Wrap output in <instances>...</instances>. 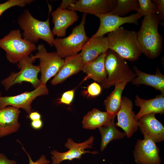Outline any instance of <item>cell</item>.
Returning <instances> with one entry per match:
<instances>
[{"label": "cell", "mask_w": 164, "mask_h": 164, "mask_svg": "<svg viewBox=\"0 0 164 164\" xmlns=\"http://www.w3.org/2000/svg\"><path fill=\"white\" fill-rule=\"evenodd\" d=\"M135 103L136 106L140 107L139 111L135 117L137 121L140 118L147 114H162L164 113V95L161 94L148 100L142 99L136 95Z\"/></svg>", "instance_id": "44dd1931"}, {"label": "cell", "mask_w": 164, "mask_h": 164, "mask_svg": "<svg viewBox=\"0 0 164 164\" xmlns=\"http://www.w3.org/2000/svg\"><path fill=\"white\" fill-rule=\"evenodd\" d=\"M54 27L52 32L54 35L63 37L65 36L67 29L79 19L75 11L58 7L51 13Z\"/></svg>", "instance_id": "2e32d148"}, {"label": "cell", "mask_w": 164, "mask_h": 164, "mask_svg": "<svg viewBox=\"0 0 164 164\" xmlns=\"http://www.w3.org/2000/svg\"><path fill=\"white\" fill-rule=\"evenodd\" d=\"M46 84L41 83L37 87L30 91L25 92L19 94L10 96L0 97V110L8 106L21 108L29 114L32 112L31 104L37 97L48 94Z\"/></svg>", "instance_id": "9c48e42d"}, {"label": "cell", "mask_w": 164, "mask_h": 164, "mask_svg": "<svg viewBox=\"0 0 164 164\" xmlns=\"http://www.w3.org/2000/svg\"><path fill=\"white\" fill-rule=\"evenodd\" d=\"M49 12L48 19L44 21L34 18L28 10H25L19 16L18 23L23 31L24 39L35 44L41 39L53 46L54 35L51 30L49 15L52 11L51 6L48 4Z\"/></svg>", "instance_id": "3957f363"}, {"label": "cell", "mask_w": 164, "mask_h": 164, "mask_svg": "<svg viewBox=\"0 0 164 164\" xmlns=\"http://www.w3.org/2000/svg\"><path fill=\"white\" fill-rule=\"evenodd\" d=\"M32 0H9L0 4V17L2 14L8 9L16 6L23 7L30 4Z\"/></svg>", "instance_id": "83f0119b"}, {"label": "cell", "mask_w": 164, "mask_h": 164, "mask_svg": "<svg viewBox=\"0 0 164 164\" xmlns=\"http://www.w3.org/2000/svg\"><path fill=\"white\" fill-rule=\"evenodd\" d=\"M36 59L28 56L18 62V67L20 70L17 73L13 72L6 78L2 80L1 83L5 90L8 91L12 86L16 84H21L23 82L30 83L35 88L41 83L38 78V73L40 72L39 66L33 64Z\"/></svg>", "instance_id": "52a82bcc"}, {"label": "cell", "mask_w": 164, "mask_h": 164, "mask_svg": "<svg viewBox=\"0 0 164 164\" xmlns=\"http://www.w3.org/2000/svg\"><path fill=\"white\" fill-rule=\"evenodd\" d=\"M86 15L84 13L80 24L73 29L69 36L64 38L55 39L53 46L56 48L57 53L61 58L77 54L89 39L85 29Z\"/></svg>", "instance_id": "8992f818"}, {"label": "cell", "mask_w": 164, "mask_h": 164, "mask_svg": "<svg viewBox=\"0 0 164 164\" xmlns=\"http://www.w3.org/2000/svg\"><path fill=\"white\" fill-rule=\"evenodd\" d=\"M16 162L14 160L9 159L2 153H0V164H16Z\"/></svg>", "instance_id": "d6a6232c"}, {"label": "cell", "mask_w": 164, "mask_h": 164, "mask_svg": "<svg viewBox=\"0 0 164 164\" xmlns=\"http://www.w3.org/2000/svg\"><path fill=\"white\" fill-rule=\"evenodd\" d=\"M96 16L100 20V24L97 31L91 39L104 36L125 23H132L137 25L138 19L142 17L137 13L129 16L122 17L110 12L98 15Z\"/></svg>", "instance_id": "30bf717a"}, {"label": "cell", "mask_w": 164, "mask_h": 164, "mask_svg": "<svg viewBox=\"0 0 164 164\" xmlns=\"http://www.w3.org/2000/svg\"><path fill=\"white\" fill-rule=\"evenodd\" d=\"M101 91V86L97 83L94 82L88 86L87 93L89 96L94 97L100 94Z\"/></svg>", "instance_id": "f1b7e54d"}, {"label": "cell", "mask_w": 164, "mask_h": 164, "mask_svg": "<svg viewBox=\"0 0 164 164\" xmlns=\"http://www.w3.org/2000/svg\"><path fill=\"white\" fill-rule=\"evenodd\" d=\"M0 47L6 52L7 59L17 63L37 49L35 44L22 37L19 29L12 30L0 39Z\"/></svg>", "instance_id": "5b68a950"}, {"label": "cell", "mask_w": 164, "mask_h": 164, "mask_svg": "<svg viewBox=\"0 0 164 164\" xmlns=\"http://www.w3.org/2000/svg\"><path fill=\"white\" fill-rule=\"evenodd\" d=\"M155 114L152 113L144 115L138 120L137 123L144 137L156 143L164 140V126L156 118Z\"/></svg>", "instance_id": "9a60e30c"}, {"label": "cell", "mask_w": 164, "mask_h": 164, "mask_svg": "<svg viewBox=\"0 0 164 164\" xmlns=\"http://www.w3.org/2000/svg\"><path fill=\"white\" fill-rule=\"evenodd\" d=\"M22 148L28 156L29 160V164H48L50 163L49 160H47L46 158V156L44 155H42L39 158L36 162H33L32 161L30 156L26 151L23 147L22 146Z\"/></svg>", "instance_id": "1f68e13d"}, {"label": "cell", "mask_w": 164, "mask_h": 164, "mask_svg": "<svg viewBox=\"0 0 164 164\" xmlns=\"http://www.w3.org/2000/svg\"><path fill=\"white\" fill-rule=\"evenodd\" d=\"M77 0H63L60 4V7L63 9H67L72 5L75 4Z\"/></svg>", "instance_id": "836d02e7"}, {"label": "cell", "mask_w": 164, "mask_h": 164, "mask_svg": "<svg viewBox=\"0 0 164 164\" xmlns=\"http://www.w3.org/2000/svg\"><path fill=\"white\" fill-rule=\"evenodd\" d=\"M139 7L136 11L142 17L156 14V6L151 0H138Z\"/></svg>", "instance_id": "4316f807"}, {"label": "cell", "mask_w": 164, "mask_h": 164, "mask_svg": "<svg viewBox=\"0 0 164 164\" xmlns=\"http://www.w3.org/2000/svg\"><path fill=\"white\" fill-rule=\"evenodd\" d=\"M38 52L35 55H31L33 59L39 60L41 82L46 84L51 77L55 76L63 66L64 60L56 52H48L43 44H39L37 47Z\"/></svg>", "instance_id": "ba28073f"}, {"label": "cell", "mask_w": 164, "mask_h": 164, "mask_svg": "<svg viewBox=\"0 0 164 164\" xmlns=\"http://www.w3.org/2000/svg\"><path fill=\"white\" fill-rule=\"evenodd\" d=\"M104 64L107 77L101 84V87L104 88H108L120 82L128 83L136 77L125 60L111 50L107 52Z\"/></svg>", "instance_id": "277c9868"}, {"label": "cell", "mask_w": 164, "mask_h": 164, "mask_svg": "<svg viewBox=\"0 0 164 164\" xmlns=\"http://www.w3.org/2000/svg\"><path fill=\"white\" fill-rule=\"evenodd\" d=\"M29 118L32 121L40 119L41 116L38 112H31L29 114Z\"/></svg>", "instance_id": "d590c367"}, {"label": "cell", "mask_w": 164, "mask_h": 164, "mask_svg": "<svg viewBox=\"0 0 164 164\" xmlns=\"http://www.w3.org/2000/svg\"><path fill=\"white\" fill-rule=\"evenodd\" d=\"M109 50L107 37L103 36L90 38L79 53L84 64L91 61L101 55L106 53Z\"/></svg>", "instance_id": "ac0fdd59"}, {"label": "cell", "mask_w": 164, "mask_h": 164, "mask_svg": "<svg viewBox=\"0 0 164 164\" xmlns=\"http://www.w3.org/2000/svg\"><path fill=\"white\" fill-rule=\"evenodd\" d=\"M115 126L114 119L108 125L98 128L101 137V152L105 149L111 141L123 138L126 136L125 132L119 131Z\"/></svg>", "instance_id": "d4e9b609"}, {"label": "cell", "mask_w": 164, "mask_h": 164, "mask_svg": "<svg viewBox=\"0 0 164 164\" xmlns=\"http://www.w3.org/2000/svg\"><path fill=\"white\" fill-rule=\"evenodd\" d=\"M116 4V0H79L67 9L96 16L110 12Z\"/></svg>", "instance_id": "5bb4252c"}, {"label": "cell", "mask_w": 164, "mask_h": 164, "mask_svg": "<svg viewBox=\"0 0 164 164\" xmlns=\"http://www.w3.org/2000/svg\"><path fill=\"white\" fill-rule=\"evenodd\" d=\"M127 84L121 82L115 84L114 90L104 102L106 111L112 115H116L120 108L122 94Z\"/></svg>", "instance_id": "cb8c5ba5"}, {"label": "cell", "mask_w": 164, "mask_h": 164, "mask_svg": "<svg viewBox=\"0 0 164 164\" xmlns=\"http://www.w3.org/2000/svg\"><path fill=\"white\" fill-rule=\"evenodd\" d=\"M152 2L155 4L156 8V14L160 20H164V0H153Z\"/></svg>", "instance_id": "4dcf8cb0"}, {"label": "cell", "mask_w": 164, "mask_h": 164, "mask_svg": "<svg viewBox=\"0 0 164 164\" xmlns=\"http://www.w3.org/2000/svg\"><path fill=\"white\" fill-rule=\"evenodd\" d=\"M109 49L130 61L137 60L142 54L137 33L120 26L108 33Z\"/></svg>", "instance_id": "7a4b0ae2"}, {"label": "cell", "mask_w": 164, "mask_h": 164, "mask_svg": "<svg viewBox=\"0 0 164 164\" xmlns=\"http://www.w3.org/2000/svg\"><path fill=\"white\" fill-rule=\"evenodd\" d=\"M94 140L93 136H91L85 141L81 143H77L73 142L71 138L67 139L65 146L69 149L67 151L64 152H60L55 150L51 152L53 155L52 157V164H60L65 160H72L74 159H80L82 155L87 153H90L95 154L98 152L97 151L90 152L85 150L88 148H91Z\"/></svg>", "instance_id": "8fae6325"}, {"label": "cell", "mask_w": 164, "mask_h": 164, "mask_svg": "<svg viewBox=\"0 0 164 164\" xmlns=\"http://www.w3.org/2000/svg\"><path fill=\"white\" fill-rule=\"evenodd\" d=\"M1 96V92L0 91V97Z\"/></svg>", "instance_id": "8d00e7d4"}, {"label": "cell", "mask_w": 164, "mask_h": 164, "mask_svg": "<svg viewBox=\"0 0 164 164\" xmlns=\"http://www.w3.org/2000/svg\"><path fill=\"white\" fill-rule=\"evenodd\" d=\"M133 103L128 98L122 96L120 108L116 114L118 122L116 126L122 129L129 138L138 129L137 121L135 119V113L133 111Z\"/></svg>", "instance_id": "4fadbf2b"}, {"label": "cell", "mask_w": 164, "mask_h": 164, "mask_svg": "<svg viewBox=\"0 0 164 164\" xmlns=\"http://www.w3.org/2000/svg\"><path fill=\"white\" fill-rule=\"evenodd\" d=\"M160 150L156 143L148 138L138 139L133 151L135 161L138 164H159Z\"/></svg>", "instance_id": "7c38bea8"}, {"label": "cell", "mask_w": 164, "mask_h": 164, "mask_svg": "<svg viewBox=\"0 0 164 164\" xmlns=\"http://www.w3.org/2000/svg\"><path fill=\"white\" fill-rule=\"evenodd\" d=\"M43 125V122L41 119L32 121L31 124L32 127L33 128L36 129L41 128Z\"/></svg>", "instance_id": "e575fe53"}, {"label": "cell", "mask_w": 164, "mask_h": 164, "mask_svg": "<svg viewBox=\"0 0 164 164\" xmlns=\"http://www.w3.org/2000/svg\"><path fill=\"white\" fill-rule=\"evenodd\" d=\"M19 109L8 106L0 110V138L15 132L20 127Z\"/></svg>", "instance_id": "e0dca14e"}, {"label": "cell", "mask_w": 164, "mask_h": 164, "mask_svg": "<svg viewBox=\"0 0 164 164\" xmlns=\"http://www.w3.org/2000/svg\"><path fill=\"white\" fill-rule=\"evenodd\" d=\"M139 7L138 0H117V4L110 12L118 16H123L130 12L136 11Z\"/></svg>", "instance_id": "484cf974"}, {"label": "cell", "mask_w": 164, "mask_h": 164, "mask_svg": "<svg viewBox=\"0 0 164 164\" xmlns=\"http://www.w3.org/2000/svg\"><path fill=\"white\" fill-rule=\"evenodd\" d=\"M160 21L156 14L144 16L136 32L142 53L150 59L158 56L162 51L163 38L158 31Z\"/></svg>", "instance_id": "6da1fadb"}, {"label": "cell", "mask_w": 164, "mask_h": 164, "mask_svg": "<svg viewBox=\"0 0 164 164\" xmlns=\"http://www.w3.org/2000/svg\"><path fill=\"white\" fill-rule=\"evenodd\" d=\"M136 77L131 81L134 85L145 84L152 87L161 91L164 95V76L157 70L155 74H151L143 72L136 66L133 67Z\"/></svg>", "instance_id": "603a6c76"}, {"label": "cell", "mask_w": 164, "mask_h": 164, "mask_svg": "<svg viewBox=\"0 0 164 164\" xmlns=\"http://www.w3.org/2000/svg\"><path fill=\"white\" fill-rule=\"evenodd\" d=\"M75 89L68 91L64 93L60 99L59 103L70 105L73 100Z\"/></svg>", "instance_id": "f546056e"}, {"label": "cell", "mask_w": 164, "mask_h": 164, "mask_svg": "<svg viewBox=\"0 0 164 164\" xmlns=\"http://www.w3.org/2000/svg\"><path fill=\"white\" fill-rule=\"evenodd\" d=\"M107 52L95 60L84 64L82 70L87 75L86 79H91L99 83L104 82L107 79V73L105 67Z\"/></svg>", "instance_id": "ffe728a7"}, {"label": "cell", "mask_w": 164, "mask_h": 164, "mask_svg": "<svg viewBox=\"0 0 164 164\" xmlns=\"http://www.w3.org/2000/svg\"><path fill=\"white\" fill-rule=\"evenodd\" d=\"M81 57L79 54L67 57L61 68L51 81L55 85L63 82L67 78L82 70L84 65Z\"/></svg>", "instance_id": "d6986e66"}, {"label": "cell", "mask_w": 164, "mask_h": 164, "mask_svg": "<svg viewBox=\"0 0 164 164\" xmlns=\"http://www.w3.org/2000/svg\"><path fill=\"white\" fill-rule=\"evenodd\" d=\"M115 116L94 108L84 116L82 121L83 127L93 130L106 125L115 119Z\"/></svg>", "instance_id": "7402d4cb"}]
</instances>
